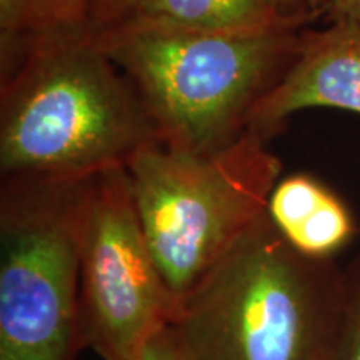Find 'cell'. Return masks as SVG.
I'll return each mask as SVG.
<instances>
[{
    "instance_id": "8fae6325",
    "label": "cell",
    "mask_w": 360,
    "mask_h": 360,
    "mask_svg": "<svg viewBox=\"0 0 360 360\" xmlns=\"http://www.w3.org/2000/svg\"><path fill=\"white\" fill-rule=\"evenodd\" d=\"M330 188L309 174L278 180L269 197L267 215L282 237L289 236L330 195Z\"/></svg>"
},
{
    "instance_id": "4fadbf2b",
    "label": "cell",
    "mask_w": 360,
    "mask_h": 360,
    "mask_svg": "<svg viewBox=\"0 0 360 360\" xmlns=\"http://www.w3.org/2000/svg\"><path fill=\"white\" fill-rule=\"evenodd\" d=\"M129 360H191L172 323L159 328Z\"/></svg>"
},
{
    "instance_id": "8992f818",
    "label": "cell",
    "mask_w": 360,
    "mask_h": 360,
    "mask_svg": "<svg viewBox=\"0 0 360 360\" xmlns=\"http://www.w3.org/2000/svg\"><path fill=\"white\" fill-rule=\"evenodd\" d=\"M79 305L85 347L102 360H129L177 312L147 244L125 167L101 172L90 184Z\"/></svg>"
},
{
    "instance_id": "2e32d148",
    "label": "cell",
    "mask_w": 360,
    "mask_h": 360,
    "mask_svg": "<svg viewBox=\"0 0 360 360\" xmlns=\"http://www.w3.org/2000/svg\"><path fill=\"white\" fill-rule=\"evenodd\" d=\"M309 2H310V11H312L315 20L322 19L323 8H326L327 0H309Z\"/></svg>"
},
{
    "instance_id": "3957f363",
    "label": "cell",
    "mask_w": 360,
    "mask_h": 360,
    "mask_svg": "<svg viewBox=\"0 0 360 360\" xmlns=\"http://www.w3.org/2000/svg\"><path fill=\"white\" fill-rule=\"evenodd\" d=\"M304 29L92 35L134 85L162 146L200 154L227 147L250 129L255 107L295 60Z\"/></svg>"
},
{
    "instance_id": "7a4b0ae2",
    "label": "cell",
    "mask_w": 360,
    "mask_h": 360,
    "mask_svg": "<svg viewBox=\"0 0 360 360\" xmlns=\"http://www.w3.org/2000/svg\"><path fill=\"white\" fill-rule=\"evenodd\" d=\"M344 297L345 267L299 254L265 212L170 323L191 360H326Z\"/></svg>"
},
{
    "instance_id": "7c38bea8",
    "label": "cell",
    "mask_w": 360,
    "mask_h": 360,
    "mask_svg": "<svg viewBox=\"0 0 360 360\" xmlns=\"http://www.w3.org/2000/svg\"><path fill=\"white\" fill-rule=\"evenodd\" d=\"M326 360H360V250L345 267L344 307Z\"/></svg>"
},
{
    "instance_id": "ba28073f",
    "label": "cell",
    "mask_w": 360,
    "mask_h": 360,
    "mask_svg": "<svg viewBox=\"0 0 360 360\" xmlns=\"http://www.w3.org/2000/svg\"><path fill=\"white\" fill-rule=\"evenodd\" d=\"M309 27L290 20L276 0H94L90 34L112 29L175 32H264Z\"/></svg>"
},
{
    "instance_id": "277c9868",
    "label": "cell",
    "mask_w": 360,
    "mask_h": 360,
    "mask_svg": "<svg viewBox=\"0 0 360 360\" xmlns=\"http://www.w3.org/2000/svg\"><path fill=\"white\" fill-rule=\"evenodd\" d=\"M125 169L147 244L179 307L267 212L282 162L249 129L200 154L154 142Z\"/></svg>"
},
{
    "instance_id": "5b68a950",
    "label": "cell",
    "mask_w": 360,
    "mask_h": 360,
    "mask_svg": "<svg viewBox=\"0 0 360 360\" xmlns=\"http://www.w3.org/2000/svg\"><path fill=\"white\" fill-rule=\"evenodd\" d=\"M92 179L2 177L0 360H77L80 250Z\"/></svg>"
},
{
    "instance_id": "5bb4252c",
    "label": "cell",
    "mask_w": 360,
    "mask_h": 360,
    "mask_svg": "<svg viewBox=\"0 0 360 360\" xmlns=\"http://www.w3.org/2000/svg\"><path fill=\"white\" fill-rule=\"evenodd\" d=\"M322 19L326 24L337 20H360V0H327Z\"/></svg>"
},
{
    "instance_id": "6da1fadb",
    "label": "cell",
    "mask_w": 360,
    "mask_h": 360,
    "mask_svg": "<svg viewBox=\"0 0 360 360\" xmlns=\"http://www.w3.org/2000/svg\"><path fill=\"white\" fill-rule=\"evenodd\" d=\"M154 142L141 97L90 32L2 45V177L90 179Z\"/></svg>"
},
{
    "instance_id": "9a60e30c",
    "label": "cell",
    "mask_w": 360,
    "mask_h": 360,
    "mask_svg": "<svg viewBox=\"0 0 360 360\" xmlns=\"http://www.w3.org/2000/svg\"><path fill=\"white\" fill-rule=\"evenodd\" d=\"M276 4L283 15L289 17L290 20L304 25H310L315 22L309 0H276Z\"/></svg>"
},
{
    "instance_id": "52a82bcc",
    "label": "cell",
    "mask_w": 360,
    "mask_h": 360,
    "mask_svg": "<svg viewBox=\"0 0 360 360\" xmlns=\"http://www.w3.org/2000/svg\"><path fill=\"white\" fill-rule=\"evenodd\" d=\"M319 107L360 114V20L305 27L295 60L255 107L250 129L267 142L295 112Z\"/></svg>"
},
{
    "instance_id": "30bf717a",
    "label": "cell",
    "mask_w": 360,
    "mask_h": 360,
    "mask_svg": "<svg viewBox=\"0 0 360 360\" xmlns=\"http://www.w3.org/2000/svg\"><path fill=\"white\" fill-rule=\"evenodd\" d=\"M357 231L354 215L334 192L299 227L283 238L292 249L310 259H334L350 244Z\"/></svg>"
},
{
    "instance_id": "9c48e42d",
    "label": "cell",
    "mask_w": 360,
    "mask_h": 360,
    "mask_svg": "<svg viewBox=\"0 0 360 360\" xmlns=\"http://www.w3.org/2000/svg\"><path fill=\"white\" fill-rule=\"evenodd\" d=\"M94 0H0L2 45L90 32Z\"/></svg>"
}]
</instances>
